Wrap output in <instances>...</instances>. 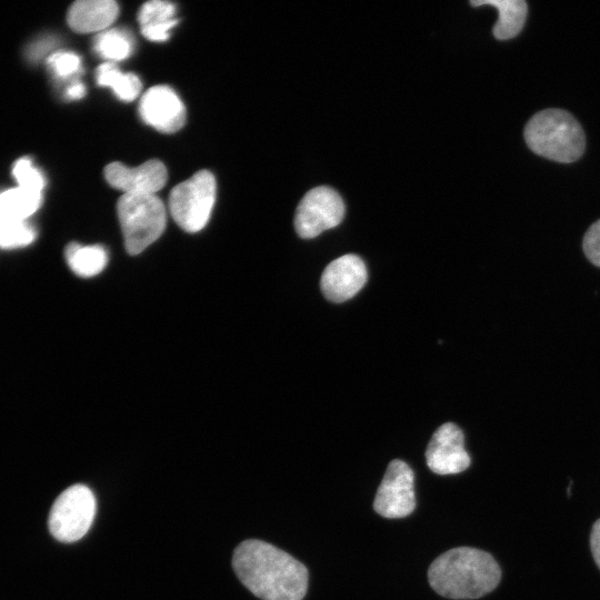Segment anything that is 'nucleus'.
Masks as SVG:
<instances>
[{"mask_svg":"<svg viewBox=\"0 0 600 600\" xmlns=\"http://www.w3.org/2000/svg\"><path fill=\"white\" fill-rule=\"evenodd\" d=\"M108 183L130 194H156L167 182L166 166L158 159H151L139 167H127L121 162H111L104 168Z\"/></svg>","mask_w":600,"mask_h":600,"instance_id":"f8f14e48","label":"nucleus"},{"mask_svg":"<svg viewBox=\"0 0 600 600\" xmlns=\"http://www.w3.org/2000/svg\"><path fill=\"white\" fill-rule=\"evenodd\" d=\"M34 239L36 230L27 220L0 222V248L26 247Z\"/></svg>","mask_w":600,"mask_h":600,"instance_id":"aec40b11","label":"nucleus"},{"mask_svg":"<svg viewBox=\"0 0 600 600\" xmlns=\"http://www.w3.org/2000/svg\"><path fill=\"white\" fill-rule=\"evenodd\" d=\"M52 72L60 79L76 76L81 68L80 57L69 51H58L48 59Z\"/></svg>","mask_w":600,"mask_h":600,"instance_id":"4be33fe9","label":"nucleus"},{"mask_svg":"<svg viewBox=\"0 0 600 600\" xmlns=\"http://www.w3.org/2000/svg\"><path fill=\"white\" fill-rule=\"evenodd\" d=\"M96 508L94 494L87 486L69 487L51 507L48 519L50 533L61 542L80 540L93 522Z\"/></svg>","mask_w":600,"mask_h":600,"instance_id":"423d86ee","label":"nucleus"},{"mask_svg":"<svg viewBox=\"0 0 600 600\" xmlns=\"http://www.w3.org/2000/svg\"><path fill=\"white\" fill-rule=\"evenodd\" d=\"M501 569L487 551L458 547L440 554L430 564L431 588L449 599H478L497 588Z\"/></svg>","mask_w":600,"mask_h":600,"instance_id":"f03ea898","label":"nucleus"},{"mask_svg":"<svg viewBox=\"0 0 600 600\" xmlns=\"http://www.w3.org/2000/svg\"><path fill=\"white\" fill-rule=\"evenodd\" d=\"M583 252L591 263L600 267V220L587 230L582 243Z\"/></svg>","mask_w":600,"mask_h":600,"instance_id":"5701e85b","label":"nucleus"},{"mask_svg":"<svg viewBox=\"0 0 600 600\" xmlns=\"http://www.w3.org/2000/svg\"><path fill=\"white\" fill-rule=\"evenodd\" d=\"M117 212L129 254L136 256L159 239L166 228V208L156 194L123 193Z\"/></svg>","mask_w":600,"mask_h":600,"instance_id":"20e7f679","label":"nucleus"},{"mask_svg":"<svg viewBox=\"0 0 600 600\" xmlns=\"http://www.w3.org/2000/svg\"><path fill=\"white\" fill-rule=\"evenodd\" d=\"M344 216L340 194L320 186L309 190L299 202L294 214V228L299 237L312 239L337 227Z\"/></svg>","mask_w":600,"mask_h":600,"instance_id":"0eeeda50","label":"nucleus"},{"mask_svg":"<svg viewBox=\"0 0 600 600\" xmlns=\"http://www.w3.org/2000/svg\"><path fill=\"white\" fill-rule=\"evenodd\" d=\"M139 113L147 124L163 133H173L186 122L184 106L168 86L148 89L140 100Z\"/></svg>","mask_w":600,"mask_h":600,"instance_id":"9b49d317","label":"nucleus"},{"mask_svg":"<svg viewBox=\"0 0 600 600\" xmlns=\"http://www.w3.org/2000/svg\"><path fill=\"white\" fill-rule=\"evenodd\" d=\"M69 268L79 277L90 278L99 274L108 263V252L99 244L82 246L71 242L66 247Z\"/></svg>","mask_w":600,"mask_h":600,"instance_id":"dca6fc26","label":"nucleus"},{"mask_svg":"<svg viewBox=\"0 0 600 600\" xmlns=\"http://www.w3.org/2000/svg\"><path fill=\"white\" fill-rule=\"evenodd\" d=\"M134 42L131 34L122 29H110L99 33L93 42L94 51L108 60L121 61L131 56Z\"/></svg>","mask_w":600,"mask_h":600,"instance_id":"6ab92c4d","label":"nucleus"},{"mask_svg":"<svg viewBox=\"0 0 600 600\" xmlns=\"http://www.w3.org/2000/svg\"><path fill=\"white\" fill-rule=\"evenodd\" d=\"M174 14L176 7L172 2L153 0L144 3L138 13L144 38L156 42L168 40L170 30L178 23Z\"/></svg>","mask_w":600,"mask_h":600,"instance_id":"4468645a","label":"nucleus"},{"mask_svg":"<svg viewBox=\"0 0 600 600\" xmlns=\"http://www.w3.org/2000/svg\"><path fill=\"white\" fill-rule=\"evenodd\" d=\"M523 136L534 153L563 163L578 160L586 147L580 123L561 109H546L536 113L526 124Z\"/></svg>","mask_w":600,"mask_h":600,"instance_id":"7ed1b4c3","label":"nucleus"},{"mask_svg":"<svg viewBox=\"0 0 600 600\" xmlns=\"http://www.w3.org/2000/svg\"><path fill=\"white\" fill-rule=\"evenodd\" d=\"M12 174L14 176L18 187L42 193L46 184L42 172L36 168L32 161L28 158H21L16 161Z\"/></svg>","mask_w":600,"mask_h":600,"instance_id":"412c9836","label":"nucleus"},{"mask_svg":"<svg viewBox=\"0 0 600 600\" xmlns=\"http://www.w3.org/2000/svg\"><path fill=\"white\" fill-rule=\"evenodd\" d=\"M368 271L363 260L356 254H344L331 261L322 272L320 288L323 297L332 302H343L354 297L366 284Z\"/></svg>","mask_w":600,"mask_h":600,"instance_id":"9d476101","label":"nucleus"},{"mask_svg":"<svg viewBox=\"0 0 600 600\" xmlns=\"http://www.w3.org/2000/svg\"><path fill=\"white\" fill-rule=\"evenodd\" d=\"M97 83L112 89L122 101L134 100L142 88L140 79L133 73H123L113 62H104L96 70Z\"/></svg>","mask_w":600,"mask_h":600,"instance_id":"a211bd4d","label":"nucleus"},{"mask_svg":"<svg viewBox=\"0 0 600 600\" xmlns=\"http://www.w3.org/2000/svg\"><path fill=\"white\" fill-rule=\"evenodd\" d=\"M590 548L593 559L600 569V519L592 526L590 533Z\"/></svg>","mask_w":600,"mask_h":600,"instance_id":"b1692460","label":"nucleus"},{"mask_svg":"<svg viewBox=\"0 0 600 600\" xmlns=\"http://www.w3.org/2000/svg\"><path fill=\"white\" fill-rule=\"evenodd\" d=\"M414 508L413 470L402 460H392L377 490L373 509L384 518L397 519L409 516Z\"/></svg>","mask_w":600,"mask_h":600,"instance_id":"6e6552de","label":"nucleus"},{"mask_svg":"<svg viewBox=\"0 0 600 600\" xmlns=\"http://www.w3.org/2000/svg\"><path fill=\"white\" fill-rule=\"evenodd\" d=\"M216 190V179L208 170L177 184L169 196L170 212L177 224L187 232L202 230L210 219Z\"/></svg>","mask_w":600,"mask_h":600,"instance_id":"39448f33","label":"nucleus"},{"mask_svg":"<svg viewBox=\"0 0 600 600\" xmlns=\"http://www.w3.org/2000/svg\"><path fill=\"white\" fill-rule=\"evenodd\" d=\"M429 469L438 474H454L469 468L471 459L464 449L462 430L452 422L441 424L426 450Z\"/></svg>","mask_w":600,"mask_h":600,"instance_id":"1a4fd4ad","label":"nucleus"},{"mask_svg":"<svg viewBox=\"0 0 600 600\" xmlns=\"http://www.w3.org/2000/svg\"><path fill=\"white\" fill-rule=\"evenodd\" d=\"M232 567L242 584L262 600H302L307 593L306 566L266 541L241 542Z\"/></svg>","mask_w":600,"mask_h":600,"instance_id":"f257e3e1","label":"nucleus"},{"mask_svg":"<svg viewBox=\"0 0 600 600\" xmlns=\"http://www.w3.org/2000/svg\"><path fill=\"white\" fill-rule=\"evenodd\" d=\"M119 14V7L112 0H79L68 11L70 28L80 33L104 30Z\"/></svg>","mask_w":600,"mask_h":600,"instance_id":"ddd939ff","label":"nucleus"},{"mask_svg":"<svg viewBox=\"0 0 600 600\" xmlns=\"http://www.w3.org/2000/svg\"><path fill=\"white\" fill-rule=\"evenodd\" d=\"M474 7L492 6L498 10V20L493 27V36L499 40L516 37L522 29L528 6L524 0H472Z\"/></svg>","mask_w":600,"mask_h":600,"instance_id":"2eb2a0df","label":"nucleus"},{"mask_svg":"<svg viewBox=\"0 0 600 600\" xmlns=\"http://www.w3.org/2000/svg\"><path fill=\"white\" fill-rule=\"evenodd\" d=\"M86 94V87L80 81L72 82L66 90L69 99H81Z\"/></svg>","mask_w":600,"mask_h":600,"instance_id":"393cba45","label":"nucleus"},{"mask_svg":"<svg viewBox=\"0 0 600 600\" xmlns=\"http://www.w3.org/2000/svg\"><path fill=\"white\" fill-rule=\"evenodd\" d=\"M42 193L20 187L0 193V222L23 221L40 207Z\"/></svg>","mask_w":600,"mask_h":600,"instance_id":"f3484780","label":"nucleus"}]
</instances>
